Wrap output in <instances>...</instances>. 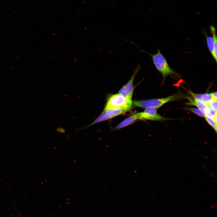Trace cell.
I'll list each match as a JSON object with an SVG mask.
<instances>
[{
  "mask_svg": "<svg viewBox=\"0 0 217 217\" xmlns=\"http://www.w3.org/2000/svg\"><path fill=\"white\" fill-rule=\"evenodd\" d=\"M139 48L141 51L146 53L151 56L155 67L162 75L163 83H164L166 77L168 76L179 75L178 73L169 66L165 57L161 53L159 49H158L157 53L154 54H152L146 52L140 47Z\"/></svg>",
  "mask_w": 217,
  "mask_h": 217,
  "instance_id": "cell-1",
  "label": "cell"
},
{
  "mask_svg": "<svg viewBox=\"0 0 217 217\" xmlns=\"http://www.w3.org/2000/svg\"><path fill=\"white\" fill-rule=\"evenodd\" d=\"M181 97L179 94H174L163 98L135 101L132 102V106L145 108L152 107L156 108L168 102L181 99Z\"/></svg>",
  "mask_w": 217,
  "mask_h": 217,
  "instance_id": "cell-2",
  "label": "cell"
},
{
  "mask_svg": "<svg viewBox=\"0 0 217 217\" xmlns=\"http://www.w3.org/2000/svg\"><path fill=\"white\" fill-rule=\"evenodd\" d=\"M132 106V100L128 99L118 93L112 95L109 97L104 110L120 108L129 111Z\"/></svg>",
  "mask_w": 217,
  "mask_h": 217,
  "instance_id": "cell-3",
  "label": "cell"
},
{
  "mask_svg": "<svg viewBox=\"0 0 217 217\" xmlns=\"http://www.w3.org/2000/svg\"><path fill=\"white\" fill-rule=\"evenodd\" d=\"M127 111H128L126 109L120 108L104 110L101 114L93 122L87 126L77 128L75 131V133L81 129L88 128L95 124L98 123L125 113Z\"/></svg>",
  "mask_w": 217,
  "mask_h": 217,
  "instance_id": "cell-4",
  "label": "cell"
},
{
  "mask_svg": "<svg viewBox=\"0 0 217 217\" xmlns=\"http://www.w3.org/2000/svg\"><path fill=\"white\" fill-rule=\"evenodd\" d=\"M141 66L139 64H137L130 80L127 83L122 87L119 91L118 93L125 97L132 100L134 90V81L136 75L140 70Z\"/></svg>",
  "mask_w": 217,
  "mask_h": 217,
  "instance_id": "cell-5",
  "label": "cell"
},
{
  "mask_svg": "<svg viewBox=\"0 0 217 217\" xmlns=\"http://www.w3.org/2000/svg\"><path fill=\"white\" fill-rule=\"evenodd\" d=\"M138 113L140 119L160 121L166 119L165 118L158 114L156 108H146L143 112Z\"/></svg>",
  "mask_w": 217,
  "mask_h": 217,
  "instance_id": "cell-6",
  "label": "cell"
},
{
  "mask_svg": "<svg viewBox=\"0 0 217 217\" xmlns=\"http://www.w3.org/2000/svg\"><path fill=\"white\" fill-rule=\"evenodd\" d=\"M188 100L189 102L186 103V104L187 105H193L196 106L205 115H208L209 113L210 109L203 102L191 98H189Z\"/></svg>",
  "mask_w": 217,
  "mask_h": 217,
  "instance_id": "cell-7",
  "label": "cell"
},
{
  "mask_svg": "<svg viewBox=\"0 0 217 217\" xmlns=\"http://www.w3.org/2000/svg\"><path fill=\"white\" fill-rule=\"evenodd\" d=\"M140 118L138 113L134 114L125 119L116 127V129L118 130L134 123Z\"/></svg>",
  "mask_w": 217,
  "mask_h": 217,
  "instance_id": "cell-8",
  "label": "cell"
},
{
  "mask_svg": "<svg viewBox=\"0 0 217 217\" xmlns=\"http://www.w3.org/2000/svg\"><path fill=\"white\" fill-rule=\"evenodd\" d=\"M191 93L194 99L201 101L206 104L213 100L209 93L201 94H195L192 92Z\"/></svg>",
  "mask_w": 217,
  "mask_h": 217,
  "instance_id": "cell-9",
  "label": "cell"
},
{
  "mask_svg": "<svg viewBox=\"0 0 217 217\" xmlns=\"http://www.w3.org/2000/svg\"><path fill=\"white\" fill-rule=\"evenodd\" d=\"M206 40L208 49L216 62L217 58L216 57L215 54L214 46L212 37L210 36H206Z\"/></svg>",
  "mask_w": 217,
  "mask_h": 217,
  "instance_id": "cell-10",
  "label": "cell"
},
{
  "mask_svg": "<svg viewBox=\"0 0 217 217\" xmlns=\"http://www.w3.org/2000/svg\"><path fill=\"white\" fill-rule=\"evenodd\" d=\"M210 28L212 36L215 54L216 57L217 58V37L216 29L215 27L212 25L210 26Z\"/></svg>",
  "mask_w": 217,
  "mask_h": 217,
  "instance_id": "cell-11",
  "label": "cell"
},
{
  "mask_svg": "<svg viewBox=\"0 0 217 217\" xmlns=\"http://www.w3.org/2000/svg\"><path fill=\"white\" fill-rule=\"evenodd\" d=\"M205 119L208 124L212 127L217 132V122L212 118L208 115L204 116Z\"/></svg>",
  "mask_w": 217,
  "mask_h": 217,
  "instance_id": "cell-12",
  "label": "cell"
},
{
  "mask_svg": "<svg viewBox=\"0 0 217 217\" xmlns=\"http://www.w3.org/2000/svg\"><path fill=\"white\" fill-rule=\"evenodd\" d=\"M184 109L188 111L191 112L201 117H203L205 115L198 108L187 107L185 108Z\"/></svg>",
  "mask_w": 217,
  "mask_h": 217,
  "instance_id": "cell-13",
  "label": "cell"
},
{
  "mask_svg": "<svg viewBox=\"0 0 217 217\" xmlns=\"http://www.w3.org/2000/svg\"><path fill=\"white\" fill-rule=\"evenodd\" d=\"M206 104L209 109L217 112V100H212Z\"/></svg>",
  "mask_w": 217,
  "mask_h": 217,
  "instance_id": "cell-14",
  "label": "cell"
},
{
  "mask_svg": "<svg viewBox=\"0 0 217 217\" xmlns=\"http://www.w3.org/2000/svg\"><path fill=\"white\" fill-rule=\"evenodd\" d=\"M213 100H217V92H215L209 93Z\"/></svg>",
  "mask_w": 217,
  "mask_h": 217,
  "instance_id": "cell-15",
  "label": "cell"
}]
</instances>
